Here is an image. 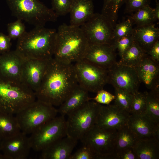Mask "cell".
<instances>
[{
	"label": "cell",
	"mask_w": 159,
	"mask_h": 159,
	"mask_svg": "<svg viewBox=\"0 0 159 159\" xmlns=\"http://www.w3.org/2000/svg\"><path fill=\"white\" fill-rule=\"evenodd\" d=\"M78 84L74 64L62 62L53 57L35 92L36 98L54 106H60Z\"/></svg>",
	"instance_id": "6da1fadb"
},
{
	"label": "cell",
	"mask_w": 159,
	"mask_h": 159,
	"mask_svg": "<svg viewBox=\"0 0 159 159\" xmlns=\"http://www.w3.org/2000/svg\"><path fill=\"white\" fill-rule=\"evenodd\" d=\"M57 31L35 27L17 39L15 50L24 59H49L54 55Z\"/></svg>",
	"instance_id": "7a4b0ae2"
},
{
	"label": "cell",
	"mask_w": 159,
	"mask_h": 159,
	"mask_svg": "<svg viewBox=\"0 0 159 159\" xmlns=\"http://www.w3.org/2000/svg\"><path fill=\"white\" fill-rule=\"evenodd\" d=\"M89 44L80 27L63 24L57 31L53 57L62 62L74 63L83 59Z\"/></svg>",
	"instance_id": "3957f363"
},
{
	"label": "cell",
	"mask_w": 159,
	"mask_h": 159,
	"mask_svg": "<svg viewBox=\"0 0 159 159\" xmlns=\"http://www.w3.org/2000/svg\"><path fill=\"white\" fill-rule=\"evenodd\" d=\"M35 92L22 83L0 78V112L16 115L36 100Z\"/></svg>",
	"instance_id": "277c9868"
},
{
	"label": "cell",
	"mask_w": 159,
	"mask_h": 159,
	"mask_svg": "<svg viewBox=\"0 0 159 159\" xmlns=\"http://www.w3.org/2000/svg\"><path fill=\"white\" fill-rule=\"evenodd\" d=\"M12 15L35 27L55 21L58 16L39 0H5Z\"/></svg>",
	"instance_id": "5b68a950"
},
{
	"label": "cell",
	"mask_w": 159,
	"mask_h": 159,
	"mask_svg": "<svg viewBox=\"0 0 159 159\" xmlns=\"http://www.w3.org/2000/svg\"><path fill=\"white\" fill-rule=\"evenodd\" d=\"M101 105L96 102L89 101L69 113L66 120L67 136L80 140L95 125Z\"/></svg>",
	"instance_id": "8992f818"
},
{
	"label": "cell",
	"mask_w": 159,
	"mask_h": 159,
	"mask_svg": "<svg viewBox=\"0 0 159 159\" xmlns=\"http://www.w3.org/2000/svg\"><path fill=\"white\" fill-rule=\"evenodd\" d=\"M58 113L54 106L37 100L15 116L21 131L28 135L56 117Z\"/></svg>",
	"instance_id": "52a82bcc"
},
{
	"label": "cell",
	"mask_w": 159,
	"mask_h": 159,
	"mask_svg": "<svg viewBox=\"0 0 159 159\" xmlns=\"http://www.w3.org/2000/svg\"><path fill=\"white\" fill-rule=\"evenodd\" d=\"M117 130L95 125L80 140L92 152L95 159H115L114 144Z\"/></svg>",
	"instance_id": "ba28073f"
},
{
	"label": "cell",
	"mask_w": 159,
	"mask_h": 159,
	"mask_svg": "<svg viewBox=\"0 0 159 159\" xmlns=\"http://www.w3.org/2000/svg\"><path fill=\"white\" fill-rule=\"evenodd\" d=\"M66 121L64 116L56 117L39 127L29 137L32 148L41 152L50 145L67 136Z\"/></svg>",
	"instance_id": "9c48e42d"
},
{
	"label": "cell",
	"mask_w": 159,
	"mask_h": 159,
	"mask_svg": "<svg viewBox=\"0 0 159 159\" xmlns=\"http://www.w3.org/2000/svg\"><path fill=\"white\" fill-rule=\"evenodd\" d=\"M74 65L79 84L88 92L97 93L108 83L107 69L84 59Z\"/></svg>",
	"instance_id": "30bf717a"
},
{
	"label": "cell",
	"mask_w": 159,
	"mask_h": 159,
	"mask_svg": "<svg viewBox=\"0 0 159 159\" xmlns=\"http://www.w3.org/2000/svg\"><path fill=\"white\" fill-rule=\"evenodd\" d=\"M80 27L89 44H112L114 27L102 14L94 13Z\"/></svg>",
	"instance_id": "8fae6325"
},
{
	"label": "cell",
	"mask_w": 159,
	"mask_h": 159,
	"mask_svg": "<svg viewBox=\"0 0 159 159\" xmlns=\"http://www.w3.org/2000/svg\"><path fill=\"white\" fill-rule=\"evenodd\" d=\"M108 83L133 94L140 83L134 68L116 62L108 69Z\"/></svg>",
	"instance_id": "7c38bea8"
},
{
	"label": "cell",
	"mask_w": 159,
	"mask_h": 159,
	"mask_svg": "<svg viewBox=\"0 0 159 159\" xmlns=\"http://www.w3.org/2000/svg\"><path fill=\"white\" fill-rule=\"evenodd\" d=\"M31 149L29 137L21 131L1 142L3 159H25Z\"/></svg>",
	"instance_id": "4fadbf2b"
},
{
	"label": "cell",
	"mask_w": 159,
	"mask_h": 159,
	"mask_svg": "<svg viewBox=\"0 0 159 159\" xmlns=\"http://www.w3.org/2000/svg\"><path fill=\"white\" fill-rule=\"evenodd\" d=\"M24 61L15 50L0 54V78L8 82L21 83Z\"/></svg>",
	"instance_id": "5bb4252c"
},
{
	"label": "cell",
	"mask_w": 159,
	"mask_h": 159,
	"mask_svg": "<svg viewBox=\"0 0 159 159\" xmlns=\"http://www.w3.org/2000/svg\"><path fill=\"white\" fill-rule=\"evenodd\" d=\"M50 59H24L21 83L34 92H36L40 87Z\"/></svg>",
	"instance_id": "9a60e30c"
},
{
	"label": "cell",
	"mask_w": 159,
	"mask_h": 159,
	"mask_svg": "<svg viewBox=\"0 0 159 159\" xmlns=\"http://www.w3.org/2000/svg\"><path fill=\"white\" fill-rule=\"evenodd\" d=\"M130 115L114 104L101 105L95 125L105 128L117 130L127 125Z\"/></svg>",
	"instance_id": "2e32d148"
},
{
	"label": "cell",
	"mask_w": 159,
	"mask_h": 159,
	"mask_svg": "<svg viewBox=\"0 0 159 159\" xmlns=\"http://www.w3.org/2000/svg\"><path fill=\"white\" fill-rule=\"evenodd\" d=\"M115 51L112 44L89 43L83 59L108 69L117 62Z\"/></svg>",
	"instance_id": "e0dca14e"
},
{
	"label": "cell",
	"mask_w": 159,
	"mask_h": 159,
	"mask_svg": "<svg viewBox=\"0 0 159 159\" xmlns=\"http://www.w3.org/2000/svg\"><path fill=\"white\" fill-rule=\"evenodd\" d=\"M127 126L137 139L154 138L159 141V125L145 115L130 114Z\"/></svg>",
	"instance_id": "ac0fdd59"
},
{
	"label": "cell",
	"mask_w": 159,
	"mask_h": 159,
	"mask_svg": "<svg viewBox=\"0 0 159 159\" xmlns=\"http://www.w3.org/2000/svg\"><path fill=\"white\" fill-rule=\"evenodd\" d=\"M134 68L140 82L151 91L159 90L158 62L147 54Z\"/></svg>",
	"instance_id": "d6986e66"
},
{
	"label": "cell",
	"mask_w": 159,
	"mask_h": 159,
	"mask_svg": "<svg viewBox=\"0 0 159 159\" xmlns=\"http://www.w3.org/2000/svg\"><path fill=\"white\" fill-rule=\"evenodd\" d=\"M78 140L66 136L41 151L40 159H69Z\"/></svg>",
	"instance_id": "ffe728a7"
},
{
	"label": "cell",
	"mask_w": 159,
	"mask_h": 159,
	"mask_svg": "<svg viewBox=\"0 0 159 159\" xmlns=\"http://www.w3.org/2000/svg\"><path fill=\"white\" fill-rule=\"evenodd\" d=\"M94 9L92 0H74L69 12L70 25L80 27L92 16Z\"/></svg>",
	"instance_id": "44dd1931"
},
{
	"label": "cell",
	"mask_w": 159,
	"mask_h": 159,
	"mask_svg": "<svg viewBox=\"0 0 159 159\" xmlns=\"http://www.w3.org/2000/svg\"><path fill=\"white\" fill-rule=\"evenodd\" d=\"M134 40L147 54L154 43L158 40L159 29L153 24L133 28Z\"/></svg>",
	"instance_id": "7402d4cb"
},
{
	"label": "cell",
	"mask_w": 159,
	"mask_h": 159,
	"mask_svg": "<svg viewBox=\"0 0 159 159\" xmlns=\"http://www.w3.org/2000/svg\"><path fill=\"white\" fill-rule=\"evenodd\" d=\"M88 92L78 84L57 109L61 115L64 116L90 100Z\"/></svg>",
	"instance_id": "603a6c76"
},
{
	"label": "cell",
	"mask_w": 159,
	"mask_h": 159,
	"mask_svg": "<svg viewBox=\"0 0 159 159\" xmlns=\"http://www.w3.org/2000/svg\"><path fill=\"white\" fill-rule=\"evenodd\" d=\"M133 148L138 159L159 158V141L154 138L137 139Z\"/></svg>",
	"instance_id": "cb8c5ba5"
},
{
	"label": "cell",
	"mask_w": 159,
	"mask_h": 159,
	"mask_svg": "<svg viewBox=\"0 0 159 159\" xmlns=\"http://www.w3.org/2000/svg\"><path fill=\"white\" fill-rule=\"evenodd\" d=\"M0 112V140H3L21 131L15 116Z\"/></svg>",
	"instance_id": "d4e9b609"
},
{
	"label": "cell",
	"mask_w": 159,
	"mask_h": 159,
	"mask_svg": "<svg viewBox=\"0 0 159 159\" xmlns=\"http://www.w3.org/2000/svg\"><path fill=\"white\" fill-rule=\"evenodd\" d=\"M137 140L127 125L117 130L114 144L115 156L117 153L122 150L133 147Z\"/></svg>",
	"instance_id": "484cf974"
},
{
	"label": "cell",
	"mask_w": 159,
	"mask_h": 159,
	"mask_svg": "<svg viewBox=\"0 0 159 159\" xmlns=\"http://www.w3.org/2000/svg\"><path fill=\"white\" fill-rule=\"evenodd\" d=\"M147 54L134 40L132 44L121 56L119 62L134 68Z\"/></svg>",
	"instance_id": "4316f807"
},
{
	"label": "cell",
	"mask_w": 159,
	"mask_h": 159,
	"mask_svg": "<svg viewBox=\"0 0 159 159\" xmlns=\"http://www.w3.org/2000/svg\"><path fill=\"white\" fill-rule=\"evenodd\" d=\"M144 94L146 100L145 115L157 125H159V94L151 91Z\"/></svg>",
	"instance_id": "83f0119b"
},
{
	"label": "cell",
	"mask_w": 159,
	"mask_h": 159,
	"mask_svg": "<svg viewBox=\"0 0 159 159\" xmlns=\"http://www.w3.org/2000/svg\"><path fill=\"white\" fill-rule=\"evenodd\" d=\"M125 0H104L102 14L114 27L120 8Z\"/></svg>",
	"instance_id": "f1b7e54d"
},
{
	"label": "cell",
	"mask_w": 159,
	"mask_h": 159,
	"mask_svg": "<svg viewBox=\"0 0 159 159\" xmlns=\"http://www.w3.org/2000/svg\"><path fill=\"white\" fill-rule=\"evenodd\" d=\"M153 9L149 6H145L135 12L129 18L133 24H135L137 26L153 24L156 20Z\"/></svg>",
	"instance_id": "f546056e"
},
{
	"label": "cell",
	"mask_w": 159,
	"mask_h": 159,
	"mask_svg": "<svg viewBox=\"0 0 159 159\" xmlns=\"http://www.w3.org/2000/svg\"><path fill=\"white\" fill-rule=\"evenodd\" d=\"M114 88L115 99L114 105L130 114L133 94L123 90Z\"/></svg>",
	"instance_id": "4dcf8cb0"
},
{
	"label": "cell",
	"mask_w": 159,
	"mask_h": 159,
	"mask_svg": "<svg viewBox=\"0 0 159 159\" xmlns=\"http://www.w3.org/2000/svg\"><path fill=\"white\" fill-rule=\"evenodd\" d=\"M146 100L144 93L138 91L133 94L130 114L145 115Z\"/></svg>",
	"instance_id": "1f68e13d"
},
{
	"label": "cell",
	"mask_w": 159,
	"mask_h": 159,
	"mask_svg": "<svg viewBox=\"0 0 159 159\" xmlns=\"http://www.w3.org/2000/svg\"><path fill=\"white\" fill-rule=\"evenodd\" d=\"M132 24L129 18L120 23L116 24L113 30L112 43L121 37L132 34L133 30Z\"/></svg>",
	"instance_id": "d6a6232c"
},
{
	"label": "cell",
	"mask_w": 159,
	"mask_h": 159,
	"mask_svg": "<svg viewBox=\"0 0 159 159\" xmlns=\"http://www.w3.org/2000/svg\"><path fill=\"white\" fill-rule=\"evenodd\" d=\"M8 36L11 39H18L26 32L25 26L19 19L7 25Z\"/></svg>",
	"instance_id": "836d02e7"
},
{
	"label": "cell",
	"mask_w": 159,
	"mask_h": 159,
	"mask_svg": "<svg viewBox=\"0 0 159 159\" xmlns=\"http://www.w3.org/2000/svg\"><path fill=\"white\" fill-rule=\"evenodd\" d=\"M74 0H51L53 10L59 16L69 13Z\"/></svg>",
	"instance_id": "e575fe53"
},
{
	"label": "cell",
	"mask_w": 159,
	"mask_h": 159,
	"mask_svg": "<svg viewBox=\"0 0 159 159\" xmlns=\"http://www.w3.org/2000/svg\"><path fill=\"white\" fill-rule=\"evenodd\" d=\"M134 40L132 34L118 39L114 41L112 44L115 50H117L121 57L123 53L132 44Z\"/></svg>",
	"instance_id": "d590c367"
},
{
	"label": "cell",
	"mask_w": 159,
	"mask_h": 159,
	"mask_svg": "<svg viewBox=\"0 0 159 159\" xmlns=\"http://www.w3.org/2000/svg\"><path fill=\"white\" fill-rule=\"evenodd\" d=\"M150 0H125V12H135L145 6H149Z\"/></svg>",
	"instance_id": "8d00e7d4"
},
{
	"label": "cell",
	"mask_w": 159,
	"mask_h": 159,
	"mask_svg": "<svg viewBox=\"0 0 159 159\" xmlns=\"http://www.w3.org/2000/svg\"><path fill=\"white\" fill-rule=\"evenodd\" d=\"M96 96L93 98H90V100H92L100 104L109 105L115 99V96L110 92L101 90L97 93Z\"/></svg>",
	"instance_id": "74e56055"
},
{
	"label": "cell",
	"mask_w": 159,
	"mask_h": 159,
	"mask_svg": "<svg viewBox=\"0 0 159 159\" xmlns=\"http://www.w3.org/2000/svg\"><path fill=\"white\" fill-rule=\"evenodd\" d=\"M69 159H95L93 153L89 148L84 146L71 154Z\"/></svg>",
	"instance_id": "f35d334b"
},
{
	"label": "cell",
	"mask_w": 159,
	"mask_h": 159,
	"mask_svg": "<svg viewBox=\"0 0 159 159\" xmlns=\"http://www.w3.org/2000/svg\"><path fill=\"white\" fill-rule=\"evenodd\" d=\"M11 39L8 35L0 32V54L10 51Z\"/></svg>",
	"instance_id": "ab89813d"
},
{
	"label": "cell",
	"mask_w": 159,
	"mask_h": 159,
	"mask_svg": "<svg viewBox=\"0 0 159 159\" xmlns=\"http://www.w3.org/2000/svg\"><path fill=\"white\" fill-rule=\"evenodd\" d=\"M115 159H138V158L133 147H130L117 153Z\"/></svg>",
	"instance_id": "60d3db41"
},
{
	"label": "cell",
	"mask_w": 159,
	"mask_h": 159,
	"mask_svg": "<svg viewBox=\"0 0 159 159\" xmlns=\"http://www.w3.org/2000/svg\"><path fill=\"white\" fill-rule=\"evenodd\" d=\"M150 57L155 61L159 62V41H157L151 48L147 53Z\"/></svg>",
	"instance_id": "b9f144b4"
},
{
	"label": "cell",
	"mask_w": 159,
	"mask_h": 159,
	"mask_svg": "<svg viewBox=\"0 0 159 159\" xmlns=\"http://www.w3.org/2000/svg\"><path fill=\"white\" fill-rule=\"evenodd\" d=\"M156 6L153 9V13L156 20L159 19V3L157 0H155Z\"/></svg>",
	"instance_id": "7bdbcfd3"
},
{
	"label": "cell",
	"mask_w": 159,
	"mask_h": 159,
	"mask_svg": "<svg viewBox=\"0 0 159 159\" xmlns=\"http://www.w3.org/2000/svg\"><path fill=\"white\" fill-rule=\"evenodd\" d=\"M1 140H0V159H3V156L1 152Z\"/></svg>",
	"instance_id": "ee69618b"
}]
</instances>
